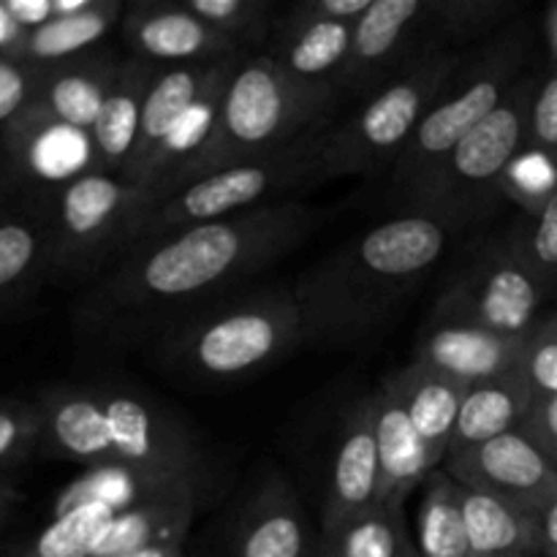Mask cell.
Returning a JSON list of instances; mask_svg holds the SVG:
<instances>
[{
	"mask_svg": "<svg viewBox=\"0 0 557 557\" xmlns=\"http://www.w3.org/2000/svg\"><path fill=\"white\" fill-rule=\"evenodd\" d=\"M319 223L321 210L283 199L136 245L76 302V330L109 346L156 343L299 248Z\"/></svg>",
	"mask_w": 557,
	"mask_h": 557,
	"instance_id": "6da1fadb",
	"label": "cell"
},
{
	"mask_svg": "<svg viewBox=\"0 0 557 557\" xmlns=\"http://www.w3.org/2000/svg\"><path fill=\"white\" fill-rule=\"evenodd\" d=\"M455 228L424 212H397L315 261L294 283L305 346L357 348L397 319L444 259Z\"/></svg>",
	"mask_w": 557,
	"mask_h": 557,
	"instance_id": "7a4b0ae2",
	"label": "cell"
},
{
	"mask_svg": "<svg viewBox=\"0 0 557 557\" xmlns=\"http://www.w3.org/2000/svg\"><path fill=\"white\" fill-rule=\"evenodd\" d=\"M44 455L96 466L183 473L218 490V468L188 424L147 392L117 384H63L36 400Z\"/></svg>",
	"mask_w": 557,
	"mask_h": 557,
	"instance_id": "3957f363",
	"label": "cell"
},
{
	"mask_svg": "<svg viewBox=\"0 0 557 557\" xmlns=\"http://www.w3.org/2000/svg\"><path fill=\"white\" fill-rule=\"evenodd\" d=\"M341 98L337 87L299 82L267 52H248L223 92L212 134L163 185L156 207L196 180L259 161L315 134L330 123Z\"/></svg>",
	"mask_w": 557,
	"mask_h": 557,
	"instance_id": "277c9868",
	"label": "cell"
},
{
	"mask_svg": "<svg viewBox=\"0 0 557 557\" xmlns=\"http://www.w3.org/2000/svg\"><path fill=\"white\" fill-rule=\"evenodd\" d=\"M305 346L292 286L234 292L152 343L163 368L190 384H232Z\"/></svg>",
	"mask_w": 557,
	"mask_h": 557,
	"instance_id": "5b68a950",
	"label": "cell"
},
{
	"mask_svg": "<svg viewBox=\"0 0 557 557\" xmlns=\"http://www.w3.org/2000/svg\"><path fill=\"white\" fill-rule=\"evenodd\" d=\"M531 36L525 25L506 22L487 41L462 54L457 74L392 166L389 194L397 212H411L422 201L457 145L479 128L525 76L522 69Z\"/></svg>",
	"mask_w": 557,
	"mask_h": 557,
	"instance_id": "8992f818",
	"label": "cell"
},
{
	"mask_svg": "<svg viewBox=\"0 0 557 557\" xmlns=\"http://www.w3.org/2000/svg\"><path fill=\"white\" fill-rule=\"evenodd\" d=\"M462 54L466 52H444L422 60L364 98L359 112L348 114L341 123H326L315 134L324 180L392 172L413 131L457 74Z\"/></svg>",
	"mask_w": 557,
	"mask_h": 557,
	"instance_id": "52a82bcc",
	"label": "cell"
},
{
	"mask_svg": "<svg viewBox=\"0 0 557 557\" xmlns=\"http://www.w3.org/2000/svg\"><path fill=\"white\" fill-rule=\"evenodd\" d=\"M147 215V196L120 174L82 169L63 180L47 207L49 272L101 275L128 248Z\"/></svg>",
	"mask_w": 557,
	"mask_h": 557,
	"instance_id": "ba28073f",
	"label": "cell"
},
{
	"mask_svg": "<svg viewBox=\"0 0 557 557\" xmlns=\"http://www.w3.org/2000/svg\"><path fill=\"white\" fill-rule=\"evenodd\" d=\"M536 79V74L522 76L504 103L457 145L411 212L441 218L455 234L493 212L495 201L504 196L506 174L528 147V117Z\"/></svg>",
	"mask_w": 557,
	"mask_h": 557,
	"instance_id": "9c48e42d",
	"label": "cell"
},
{
	"mask_svg": "<svg viewBox=\"0 0 557 557\" xmlns=\"http://www.w3.org/2000/svg\"><path fill=\"white\" fill-rule=\"evenodd\" d=\"M315 134L305 136L302 141L286 147V150L259 158V161L237 163V166L221 169L210 177L185 185L183 190L169 196L166 201H161L156 210L141 218L125 253L136 245L152 243V239L180 232V228L239 215V212L256 210V207L272 205V201H283L281 196L294 194V190L324 183L319 152H315Z\"/></svg>",
	"mask_w": 557,
	"mask_h": 557,
	"instance_id": "30bf717a",
	"label": "cell"
},
{
	"mask_svg": "<svg viewBox=\"0 0 557 557\" xmlns=\"http://www.w3.org/2000/svg\"><path fill=\"white\" fill-rule=\"evenodd\" d=\"M547 288L509 237L473 250L435 302L506 337H522L539 324Z\"/></svg>",
	"mask_w": 557,
	"mask_h": 557,
	"instance_id": "8fae6325",
	"label": "cell"
},
{
	"mask_svg": "<svg viewBox=\"0 0 557 557\" xmlns=\"http://www.w3.org/2000/svg\"><path fill=\"white\" fill-rule=\"evenodd\" d=\"M373 0H302L283 11L264 52L294 79L341 90L354 25Z\"/></svg>",
	"mask_w": 557,
	"mask_h": 557,
	"instance_id": "7c38bea8",
	"label": "cell"
},
{
	"mask_svg": "<svg viewBox=\"0 0 557 557\" xmlns=\"http://www.w3.org/2000/svg\"><path fill=\"white\" fill-rule=\"evenodd\" d=\"M428 0H373L354 25L343 96L368 98L392 79L433 58L424 47ZM444 54V52H441Z\"/></svg>",
	"mask_w": 557,
	"mask_h": 557,
	"instance_id": "4fadbf2b",
	"label": "cell"
},
{
	"mask_svg": "<svg viewBox=\"0 0 557 557\" xmlns=\"http://www.w3.org/2000/svg\"><path fill=\"white\" fill-rule=\"evenodd\" d=\"M441 468L460 487L493 495L522 515H544L557 500L553 462L520 430L446 457Z\"/></svg>",
	"mask_w": 557,
	"mask_h": 557,
	"instance_id": "5bb4252c",
	"label": "cell"
},
{
	"mask_svg": "<svg viewBox=\"0 0 557 557\" xmlns=\"http://www.w3.org/2000/svg\"><path fill=\"white\" fill-rule=\"evenodd\" d=\"M522 341L498 335V332L455 313L446 305L435 302L433 313L419 330L413 362L428 364V368L460 381L462 386H473L517 373Z\"/></svg>",
	"mask_w": 557,
	"mask_h": 557,
	"instance_id": "9a60e30c",
	"label": "cell"
},
{
	"mask_svg": "<svg viewBox=\"0 0 557 557\" xmlns=\"http://www.w3.org/2000/svg\"><path fill=\"white\" fill-rule=\"evenodd\" d=\"M128 54L150 60L156 65L215 63L248 52L223 33L212 30L183 0H136L125 5L120 22Z\"/></svg>",
	"mask_w": 557,
	"mask_h": 557,
	"instance_id": "2e32d148",
	"label": "cell"
},
{
	"mask_svg": "<svg viewBox=\"0 0 557 557\" xmlns=\"http://www.w3.org/2000/svg\"><path fill=\"white\" fill-rule=\"evenodd\" d=\"M125 58L112 49H92L82 58L47 65L30 107L11 125L16 128H69L90 134ZM9 125V128H11Z\"/></svg>",
	"mask_w": 557,
	"mask_h": 557,
	"instance_id": "e0dca14e",
	"label": "cell"
},
{
	"mask_svg": "<svg viewBox=\"0 0 557 557\" xmlns=\"http://www.w3.org/2000/svg\"><path fill=\"white\" fill-rule=\"evenodd\" d=\"M232 557H319L308 515L283 476L250 493L232 531Z\"/></svg>",
	"mask_w": 557,
	"mask_h": 557,
	"instance_id": "ac0fdd59",
	"label": "cell"
},
{
	"mask_svg": "<svg viewBox=\"0 0 557 557\" xmlns=\"http://www.w3.org/2000/svg\"><path fill=\"white\" fill-rule=\"evenodd\" d=\"M379 500V446H375L373 395L346 411L330 466L321 531L370 509Z\"/></svg>",
	"mask_w": 557,
	"mask_h": 557,
	"instance_id": "d6986e66",
	"label": "cell"
},
{
	"mask_svg": "<svg viewBox=\"0 0 557 557\" xmlns=\"http://www.w3.org/2000/svg\"><path fill=\"white\" fill-rule=\"evenodd\" d=\"M172 495H196L207 504L215 495V487L199 482V479L183 476V473L156 471V468L96 466L85 468V473H79L74 482L60 490L54 498L52 517L87 504L125 511L158 498H172Z\"/></svg>",
	"mask_w": 557,
	"mask_h": 557,
	"instance_id": "ffe728a7",
	"label": "cell"
},
{
	"mask_svg": "<svg viewBox=\"0 0 557 557\" xmlns=\"http://www.w3.org/2000/svg\"><path fill=\"white\" fill-rule=\"evenodd\" d=\"M223 60H215V63L166 65V69H161V74L156 76V82H152L150 92H147L145 98L136 145L134 150H131V158L125 161L123 174H120L125 183L139 188L152 156L158 152V147L169 139L174 125L183 120V114L188 112L196 103V98L205 92V87L210 85L212 76L218 74Z\"/></svg>",
	"mask_w": 557,
	"mask_h": 557,
	"instance_id": "44dd1931",
	"label": "cell"
},
{
	"mask_svg": "<svg viewBox=\"0 0 557 557\" xmlns=\"http://www.w3.org/2000/svg\"><path fill=\"white\" fill-rule=\"evenodd\" d=\"M163 65L150 63L128 54L103 101L96 125L87 134V150H90V169L107 174H123L125 161L136 145L139 134L141 109L150 92L152 82L161 74Z\"/></svg>",
	"mask_w": 557,
	"mask_h": 557,
	"instance_id": "7402d4cb",
	"label": "cell"
},
{
	"mask_svg": "<svg viewBox=\"0 0 557 557\" xmlns=\"http://www.w3.org/2000/svg\"><path fill=\"white\" fill-rule=\"evenodd\" d=\"M381 389H386L400 403L435 466H444L468 386L428 364L411 362L395 370Z\"/></svg>",
	"mask_w": 557,
	"mask_h": 557,
	"instance_id": "603a6c76",
	"label": "cell"
},
{
	"mask_svg": "<svg viewBox=\"0 0 557 557\" xmlns=\"http://www.w3.org/2000/svg\"><path fill=\"white\" fill-rule=\"evenodd\" d=\"M373 422L379 446V504L406 506L438 466L408 413L386 389L373 392Z\"/></svg>",
	"mask_w": 557,
	"mask_h": 557,
	"instance_id": "cb8c5ba5",
	"label": "cell"
},
{
	"mask_svg": "<svg viewBox=\"0 0 557 557\" xmlns=\"http://www.w3.org/2000/svg\"><path fill=\"white\" fill-rule=\"evenodd\" d=\"M531 406V389L517 373L468 386L446 457L520 430Z\"/></svg>",
	"mask_w": 557,
	"mask_h": 557,
	"instance_id": "d4e9b609",
	"label": "cell"
},
{
	"mask_svg": "<svg viewBox=\"0 0 557 557\" xmlns=\"http://www.w3.org/2000/svg\"><path fill=\"white\" fill-rule=\"evenodd\" d=\"M123 0H87L74 14L54 16L47 25L25 33L14 58L36 65H58L98 49V44L120 27L125 14Z\"/></svg>",
	"mask_w": 557,
	"mask_h": 557,
	"instance_id": "484cf974",
	"label": "cell"
},
{
	"mask_svg": "<svg viewBox=\"0 0 557 557\" xmlns=\"http://www.w3.org/2000/svg\"><path fill=\"white\" fill-rule=\"evenodd\" d=\"M201 504L205 500L196 495H172L117 511L98 539L92 557H123L163 544H183Z\"/></svg>",
	"mask_w": 557,
	"mask_h": 557,
	"instance_id": "4316f807",
	"label": "cell"
},
{
	"mask_svg": "<svg viewBox=\"0 0 557 557\" xmlns=\"http://www.w3.org/2000/svg\"><path fill=\"white\" fill-rule=\"evenodd\" d=\"M471 557H542L539 517L522 515L493 495L460 487Z\"/></svg>",
	"mask_w": 557,
	"mask_h": 557,
	"instance_id": "83f0119b",
	"label": "cell"
},
{
	"mask_svg": "<svg viewBox=\"0 0 557 557\" xmlns=\"http://www.w3.org/2000/svg\"><path fill=\"white\" fill-rule=\"evenodd\" d=\"M319 557H419L406 506L379 504L321 531Z\"/></svg>",
	"mask_w": 557,
	"mask_h": 557,
	"instance_id": "f1b7e54d",
	"label": "cell"
},
{
	"mask_svg": "<svg viewBox=\"0 0 557 557\" xmlns=\"http://www.w3.org/2000/svg\"><path fill=\"white\" fill-rule=\"evenodd\" d=\"M413 547L419 557H471L460 484L435 468L419 487Z\"/></svg>",
	"mask_w": 557,
	"mask_h": 557,
	"instance_id": "f546056e",
	"label": "cell"
},
{
	"mask_svg": "<svg viewBox=\"0 0 557 557\" xmlns=\"http://www.w3.org/2000/svg\"><path fill=\"white\" fill-rule=\"evenodd\" d=\"M44 272H49L47 210L0 215V305L30 292Z\"/></svg>",
	"mask_w": 557,
	"mask_h": 557,
	"instance_id": "4dcf8cb0",
	"label": "cell"
},
{
	"mask_svg": "<svg viewBox=\"0 0 557 557\" xmlns=\"http://www.w3.org/2000/svg\"><path fill=\"white\" fill-rule=\"evenodd\" d=\"M117 511L107 506L87 504L52 517L47 528L36 536V542L22 549L16 557H92L98 539Z\"/></svg>",
	"mask_w": 557,
	"mask_h": 557,
	"instance_id": "1f68e13d",
	"label": "cell"
},
{
	"mask_svg": "<svg viewBox=\"0 0 557 557\" xmlns=\"http://www.w3.org/2000/svg\"><path fill=\"white\" fill-rule=\"evenodd\" d=\"M212 30L223 33L243 49L264 52L275 27V3L270 0H183Z\"/></svg>",
	"mask_w": 557,
	"mask_h": 557,
	"instance_id": "d6a6232c",
	"label": "cell"
},
{
	"mask_svg": "<svg viewBox=\"0 0 557 557\" xmlns=\"http://www.w3.org/2000/svg\"><path fill=\"white\" fill-rule=\"evenodd\" d=\"M509 243L517 253L525 259V264L536 272L544 288L557 286V190L544 201L536 215H525V221L517 223L509 234Z\"/></svg>",
	"mask_w": 557,
	"mask_h": 557,
	"instance_id": "836d02e7",
	"label": "cell"
},
{
	"mask_svg": "<svg viewBox=\"0 0 557 557\" xmlns=\"http://www.w3.org/2000/svg\"><path fill=\"white\" fill-rule=\"evenodd\" d=\"M517 375L525 381L533 400L557 397V310L539 324L522 341Z\"/></svg>",
	"mask_w": 557,
	"mask_h": 557,
	"instance_id": "e575fe53",
	"label": "cell"
},
{
	"mask_svg": "<svg viewBox=\"0 0 557 557\" xmlns=\"http://www.w3.org/2000/svg\"><path fill=\"white\" fill-rule=\"evenodd\" d=\"M44 422L36 403H0V468H9L41 449Z\"/></svg>",
	"mask_w": 557,
	"mask_h": 557,
	"instance_id": "d590c367",
	"label": "cell"
},
{
	"mask_svg": "<svg viewBox=\"0 0 557 557\" xmlns=\"http://www.w3.org/2000/svg\"><path fill=\"white\" fill-rule=\"evenodd\" d=\"M44 71L47 65L27 63L14 54L0 58V128H9L30 107L41 87Z\"/></svg>",
	"mask_w": 557,
	"mask_h": 557,
	"instance_id": "8d00e7d4",
	"label": "cell"
},
{
	"mask_svg": "<svg viewBox=\"0 0 557 557\" xmlns=\"http://www.w3.org/2000/svg\"><path fill=\"white\" fill-rule=\"evenodd\" d=\"M528 147L557 161V63L549 60L547 71L536 79L528 117Z\"/></svg>",
	"mask_w": 557,
	"mask_h": 557,
	"instance_id": "74e56055",
	"label": "cell"
},
{
	"mask_svg": "<svg viewBox=\"0 0 557 557\" xmlns=\"http://www.w3.org/2000/svg\"><path fill=\"white\" fill-rule=\"evenodd\" d=\"M520 433L531 438V444L553 462V468L557 471V397L533 400Z\"/></svg>",
	"mask_w": 557,
	"mask_h": 557,
	"instance_id": "f35d334b",
	"label": "cell"
},
{
	"mask_svg": "<svg viewBox=\"0 0 557 557\" xmlns=\"http://www.w3.org/2000/svg\"><path fill=\"white\" fill-rule=\"evenodd\" d=\"M5 9L22 30L30 33L58 16V0H5Z\"/></svg>",
	"mask_w": 557,
	"mask_h": 557,
	"instance_id": "ab89813d",
	"label": "cell"
},
{
	"mask_svg": "<svg viewBox=\"0 0 557 557\" xmlns=\"http://www.w3.org/2000/svg\"><path fill=\"white\" fill-rule=\"evenodd\" d=\"M22 36H25V30L11 20L9 9H5V0H0V58L14 54L16 47H20Z\"/></svg>",
	"mask_w": 557,
	"mask_h": 557,
	"instance_id": "60d3db41",
	"label": "cell"
},
{
	"mask_svg": "<svg viewBox=\"0 0 557 557\" xmlns=\"http://www.w3.org/2000/svg\"><path fill=\"white\" fill-rule=\"evenodd\" d=\"M539 539H542V557H557V500L544 515H539Z\"/></svg>",
	"mask_w": 557,
	"mask_h": 557,
	"instance_id": "b9f144b4",
	"label": "cell"
},
{
	"mask_svg": "<svg viewBox=\"0 0 557 557\" xmlns=\"http://www.w3.org/2000/svg\"><path fill=\"white\" fill-rule=\"evenodd\" d=\"M123 557H185V555H183V544H163V547L141 549V553H131Z\"/></svg>",
	"mask_w": 557,
	"mask_h": 557,
	"instance_id": "7bdbcfd3",
	"label": "cell"
},
{
	"mask_svg": "<svg viewBox=\"0 0 557 557\" xmlns=\"http://www.w3.org/2000/svg\"><path fill=\"white\" fill-rule=\"evenodd\" d=\"M16 500H20V493H16V490L11 487V484L0 482V525H3L5 515H9L11 506H14Z\"/></svg>",
	"mask_w": 557,
	"mask_h": 557,
	"instance_id": "ee69618b",
	"label": "cell"
},
{
	"mask_svg": "<svg viewBox=\"0 0 557 557\" xmlns=\"http://www.w3.org/2000/svg\"><path fill=\"white\" fill-rule=\"evenodd\" d=\"M547 41L553 49V60L557 63V5H553L547 14Z\"/></svg>",
	"mask_w": 557,
	"mask_h": 557,
	"instance_id": "f6af8a7d",
	"label": "cell"
},
{
	"mask_svg": "<svg viewBox=\"0 0 557 557\" xmlns=\"http://www.w3.org/2000/svg\"><path fill=\"white\" fill-rule=\"evenodd\" d=\"M14 557H16V555H14Z\"/></svg>",
	"mask_w": 557,
	"mask_h": 557,
	"instance_id": "bcb514c9",
	"label": "cell"
}]
</instances>
